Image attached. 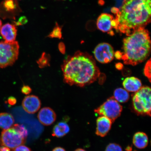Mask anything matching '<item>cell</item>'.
<instances>
[{
    "label": "cell",
    "mask_w": 151,
    "mask_h": 151,
    "mask_svg": "<svg viewBox=\"0 0 151 151\" xmlns=\"http://www.w3.org/2000/svg\"><path fill=\"white\" fill-rule=\"evenodd\" d=\"M64 81L66 83L83 87L92 83L101 75L91 56L77 51L64 60L61 66Z\"/></svg>",
    "instance_id": "cell-1"
},
{
    "label": "cell",
    "mask_w": 151,
    "mask_h": 151,
    "mask_svg": "<svg viewBox=\"0 0 151 151\" xmlns=\"http://www.w3.org/2000/svg\"><path fill=\"white\" fill-rule=\"evenodd\" d=\"M116 14L118 31L129 35L150 23L151 0H124Z\"/></svg>",
    "instance_id": "cell-2"
},
{
    "label": "cell",
    "mask_w": 151,
    "mask_h": 151,
    "mask_svg": "<svg viewBox=\"0 0 151 151\" xmlns=\"http://www.w3.org/2000/svg\"><path fill=\"white\" fill-rule=\"evenodd\" d=\"M122 59L126 65L135 66L145 61L151 51V41L148 30L141 28L127 35L123 40Z\"/></svg>",
    "instance_id": "cell-3"
},
{
    "label": "cell",
    "mask_w": 151,
    "mask_h": 151,
    "mask_svg": "<svg viewBox=\"0 0 151 151\" xmlns=\"http://www.w3.org/2000/svg\"><path fill=\"white\" fill-rule=\"evenodd\" d=\"M151 90L150 87H142L134 94L133 97V107L137 115L150 116Z\"/></svg>",
    "instance_id": "cell-4"
},
{
    "label": "cell",
    "mask_w": 151,
    "mask_h": 151,
    "mask_svg": "<svg viewBox=\"0 0 151 151\" xmlns=\"http://www.w3.org/2000/svg\"><path fill=\"white\" fill-rule=\"evenodd\" d=\"M19 46L17 41L0 42V68H4L14 65L18 58Z\"/></svg>",
    "instance_id": "cell-5"
},
{
    "label": "cell",
    "mask_w": 151,
    "mask_h": 151,
    "mask_svg": "<svg viewBox=\"0 0 151 151\" xmlns=\"http://www.w3.org/2000/svg\"><path fill=\"white\" fill-rule=\"evenodd\" d=\"M27 137L14 126L9 129L4 130L0 136V144L2 146L11 150L25 144Z\"/></svg>",
    "instance_id": "cell-6"
},
{
    "label": "cell",
    "mask_w": 151,
    "mask_h": 151,
    "mask_svg": "<svg viewBox=\"0 0 151 151\" xmlns=\"http://www.w3.org/2000/svg\"><path fill=\"white\" fill-rule=\"evenodd\" d=\"M122 111V106L113 96L94 109V112L100 116L106 117L113 122L121 116Z\"/></svg>",
    "instance_id": "cell-7"
},
{
    "label": "cell",
    "mask_w": 151,
    "mask_h": 151,
    "mask_svg": "<svg viewBox=\"0 0 151 151\" xmlns=\"http://www.w3.org/2000/svg\"><path fill=\"white\" fill-rule=\"evenodd\" d=\"M96 60L100 63H109L114 59L115 52L113 47L107 43H101L96 47L93 52Z\"/></svg>",
    "instance_id": "cell-8"
},
{
    "label": "cell",
    "mask_w": 151,
    "mask_h": 151,
    "mask_svg": "<svg viewBox=\"0 0 151 151\" xmlns=\"http://www.w3.org/2000/svg\"><path fill=\"white\" fill-rule=\"evenodd\" d=\"M97 26L100 31L113 35L114 33L112 29L113 28H114L117 31L118 22L116 19L114 18L112 15L104 13L98 18Z\"/></svg>",
    "instance_id": "cell-9"
},
{
    "label": "cell",
    "mask_w": 151,
    "mask_h": 151,
    "mask_svg": "<svg viewBox=\"0 0 151 151\" xmlns=\"http://www.w3.org/2000/svg\"><path fill=\"white\" fill-rule=\"evenodd\" d=\"M20 12L17 1L4 0L0 4V17L3 19L14 18Z\"/></svg>",
    "instance_id": "cell-10"
},
{
    "label": "cell",
    "mask_w": 151,
    "mask_h": 151,
    "mask_svg": "<svg viewBox=\"0 0 151 151\" xmlns=\"http://www.w3.org/2000/svg\"><path fill=\"white\" fill-rule=\"evenodd\" d=\"M41 106L40 100L35 95L26 96L22 102V108L28 114H33L36 113L40 109Z\"/></svg>",
    "instance_id": "cell-11"
},
{
    "label": "cell",
    "mask_w": 151,
    "mask_h": 151,
    "mask_svg": "<svg viewBox=\"0 0 151 151\" xmlns=\"http://www.w3.org/2000/svg\"><path fill=\"white\" fill-rule=\"evenodd\" d=\"M37 118L43 125L49 126L52 125L55 121L56 115L51 108L45 107L40 111Z\"/></svg>",
    "instance_id": "cell-12"
},
{
    "label": "cell",
    "mask_w": 151,
    "mask_h": 151,
    "mask_svg": "<svg viewBox=\"0 0 151 151\" xmlns=\"http://www.w3.org/2000/svg\"><path fill=\"white\" fill-rule=\"evenodd\" d=\"M112 123V120L106 117L99 116L96 120V134L101 137H105L110 131Z\"/></svg>",
    "instance_id": "cell-13"
},
{
    "label": "cell",
    "mask_w": 151,
    "mask_h": 151,
    "mask_svg": "<svg viewBox=\"0 0 151 151\" xmlns=\"http://www.w3.org/2000/svg\"><path fill=\"white\" fill-rule=\"evenodd\" d=\"M17 32V30L14 24L7 23L2 26L0 33L5 41L12 42L15 41Z\"/></svg>",
    "instance_id": "cell-14"
},
{
    "label": "cell",
    "mask_w": 151,
    "mask_h": 151,
    "mask_svg": "<svg viewBox=\"0 0 151 151\" xmlns=\"http://www.w3.org/2000/svg\"><path fill=\"white\" fill-rule=\"evenodd\" d=\"M123 86L128 92H136L141 88L142 83L136 77H128L123 82Z\"/></svg>",
    "instance_id": "cell-15"
},
{
    "label": "cell",
    "mask_w": 151,
    "mask_h": 151,
    "mask_svg": "<svg viewBox=\"0 0 151 151\" xmlns=\"http://www.w3.org/2000/svg\"><path fill=\"white\" fill-rule=\"evenodd\" d=\"M133 143L137 148L143 149L146 148L149 143L148 136L144 132H137L134 135Z\"/></svg>",
    "instance_id": "cell-16"
},
{
    "label": "cell",
    "mask_w": 151,
    "mask_h": 151,
    "mask_svg": "<svg viewBox=\"0 0 151 151\" xmlns=\"http://www.w3.org/2000/svg\"><path fill=\"white\" fill-rule=\"evenodd\" d=\"M14 122V116L10 113H0V128L4 130L12 127Z\"/></svg>",
    "instance_id": "cell-17"
},
{
    "label": "cell",
    "mask_w": 151,
    "mask_h": 151,
    "mask_svg": "<svg viewBox=\"0 0 151 151\" xmlns=\"http://www.w3.org/2000/svg\"><path fill=\"white\" fill-rule=\"evenodd\" d=\"M69 131L70 128L67 123L65 122H60L53 128L52 135L57 137H63Z\"/></svg>",
    "instance_id": "cell-18"
},
{
    "label": "cell",
    "mask_w": 151,
    "mask_h": 151,
    "mask_svg": "<svg viewBox=\"0 0 151 151\" xmlns=\"http://www.w3.org/2000/svg\"><path fill=\"white\" fill-rule=\"evenodd\" d=\"M113 97L119 103H124L129 100V95L127 91L124 88H119L114 91Z\"/></svg>",
    "instance_id": "cell-19"
},
{
    "label": "cell",
    "mask_w": 151,
    "mask_h": 151,
    "mask_svg": "<svg viewBox=\"0 0 151 151\" xmlns=\"http://www.w3.org/2000/svg\"><path fill=\"white\" fill-rule=\"evenodd\" d=\"M50 57L46 52H43L41 57L37 61L39 68H43L50 65Z\"/></svg>",
    "instance_id": "cell-20"
},
{
    "label": "cell",
    "mask_w": 151,
    "mask_h": 151,
    "mask_svg": "<svg viewBox=\"0 0 151 151\" xmlns=\"http://www.w3.org/2000/svg\"><path fill=\"white\" fill-rule=\"evenodd\" d=\"M62 30L61 26L58 25L56 22L55 26L48 37L51 38L61 39L62 36Z\"/></svg>",
    "instance_id": "cell-21"
},
{
    "label": "cell",
    "mask_w": 151,
    "mask_h": 151,
    "mask_svg": "<svg viewBox=\"0 0 151 151\" xmlns=\"http://www.w3.org/2000/svg\"><path fill=\"white\" fill-rule=\"evenodd\" d=\"M105 151H123L119 145L116 143H110L107 145Z\"/></svg>",
    "instance_id": "cell-22"
},
{
    "label": "cell",
    "mask_w": 151,
    "mask_h": 151,
    "mask_svg": "<svg viewBox=\"0 0 151 151\" xmlns=\"http://www.w3.org/2000/svg\"><path fill=\"white\" fill-rule=\"evenodd\" d=\"M144 73L145 76L148 78L150 82L151 81V59H150L147 62L145 65Z\"/></svg>",
    "instance_id": "cell-23"
},
{
    "label": "cell",
    "mask_w": 151,
    "mask_h": 151,
    "mask_svg": "<svg viewBox=\"0 0 151 151\" xmlns=\"http://www.w3.org/2000/svg\"><path fill=\"white\" fill-rule=\"evenodd\" d=\"M14 151H32L31 149L29 147L24 146L23 145L17 147L13 150Z\"/></svg>",
    "instance_id": "cell-24"
},
{
    "label": "cell",
    "mask_w": 151,
    "mask_h": 151,
    "mask_svg": "<svg viewBox=\"0 0 151 151\" xmlns=\"http://www.w3.org/2000/svg\"><path fill=\"white\" fill-rule=\"evenodd\" d=\"M32 91V89L29 86H24L22 87V93L28 95Z\"/></svg>",
    "instance_id": "cell-25"
},
{
    "label": "cell",
    "mask_w": 151,
    "mask_h": 151,
    "mask_svg": "<svg viewBox=\"0 0 151 151\" xmlns=\"http://www.w3.org/2000/svg\"><path fill=\"white\" fill-rule=\"evenodd\" d=\"M27 22V20L25 17H22L19 19L18 22H15V23L17 25H22V24H26Z\"/></svg>",
    "instance_id": "cell-26"
},
{
    "label": "cell",
    "mask_w": 151,
    "mask_h": 151,
    "mask_svg": "<svg viewBox=\"0 0 151 151\" xmlns=\"http://www.w3.org/2000/svg\"><path fill=\"white\" fill-rule=\"evenodd\" d=\"M58 49L60 52L62 54H65V47L63 42H61L58 45Z\"/></svg>",
    "instance_id": "cell-27"
},
{
    "label": "cell",
    "mask_w": 151,
    "mask_h": 151,
    "mask_svg": "<svg viewBox=\"0 0 151 151\" xmlns=\"http://www.w3.org/2000/svg\"><path fill=\"white\" fill-rule=\"evenodd\" d=\"M8 103L11 105H14L17 103V100L15 98L13 97H9L7 100Z\"/></svg>",
    "instance_id": "cell-28"
},
{
    "label": "cell",
    "mask_w": 151,
    "mask_h": 151,
    "mask_svg": "<svg viewBox=\"0 0 151 151\" xmlns=\"http://www.w3.org/2000/svg\"><path fill=\"white\" fill-rule=\"evenodd\" d=\"M122 52H120L117 51L115 52L114 56L117 59H121L122 58Z\"/></svg>",
    "instance_id": "cell-29"
},
{
    "label": "cell",
    "mask_w": 151,
    "mask_h": 151,
    "mask_svg": "<svg viewBox=\"0 0 151 151\" xmlns=\"http://www.w3.org/2000/svg\"><path fill=\"white\" fill-rule=\"evenodd\" d=\"M0 151H11L10 149L4 146L0 147Z\"/></svg>",
    "instance_id": "cell-30"
},
{
    "label": "cell",
    "mask_w": 151,
    "mask_h": 151,
    "mask_svg": "<svg viewBox=\"0 0 151 151\" xmlns=\"http://www.w3.org/2000/svg\"><path fill=\"white\" fill-rule=\"evenodd\" d=\"M52 151H66V150L63 148L61 147H57L55 148Z\"/></svg>",
    "instance_id": "cell-31"
},
{
    "label": "cell",
    "mask_w": 151,
    "mask_h": 151,
    "mask_svg": "<svg viewBox=\"0 0 151 151\" xmlns=\"http://www.w3.org/2000/svg\"><path fill=\"white\" fill-rule=\"evenodd\" d=\"M126 151H132V148L130 146H128L127 147V148H126Z\"/></svg>",
    "instance_id": "cell-32"
},
{
    "label": "cell",
    "mask_w": 151,
    "mask_h": 151,
    "mask_svg": "<svg viewBox=\"0 0 151 151\" xmlns=\"http://www.w3.org/2000/svg\"><path fill=\"white\" fill-rule=\"evenodd\" d=\"M74 151H86V150H84V149H83L82 148H78L76 149V150H75Z\"/></svg>",
    "instance_id": "cell-33"
},
{
    "label": "cell",
    "mask_w": 151,
    "mask_h": 151,
    "mask_svg": "<svg viewBox=\"0 0 151 151\" xmlns=\"http://www.w3.org/2000/svg\"><path fill=\"white\" fill-rule=\"evenodd\" d=\"M2 22L1 19H0V30L1 29V28L2 27Z\"/></svg>",
    "instance_id": "cell-34"
},
{
    "label": "cell",
    "mask_w": 151,
    "mask_h": 151,
    "mask_svg": "<svg viewBox=\"0 0 151 151\" xmlns=\"http://www.w3.org/2000/svg\"><path fill=\"white\" fill-rule=\"evenodd\" d=\"M14 1H19V0H14Z\"/></svg>",
    "instance_id": "cell-35"
}]
</instances>
